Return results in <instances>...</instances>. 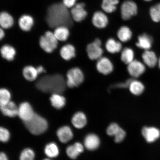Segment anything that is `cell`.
Segmentation results:
<instances>
[{"label": "cell", "mask_w": 160, "mask_h": 160, "mask_svg": "<svg viewBox=\"0 0 160 160\" xmlns=\"http://www.w3.org/2000/svg\"><path fill=\"white\" fill-rule=\"evenodd\" d=\"M63 3L53 4L48 8L46 21L52 28L61 26L71 27L73 25V19L71 13Z\"/></svg>", "instance_id": "6da1fadb"}, {"label": "cell", "mask_w": 160, "mask_h": 160, "mask_svg": "<svg viewBox=\"0 0 160 160\" xmlns=\"http://www.w3.org/2000/svg\"><path fill=\"white\" fill-rule=\"evenodd\" d=\"M36 86L43 92L52 94H62L67 87L64 78L60 74L43 76L37 82Z\"/></svg>", "instance_id": "7a4b0ae2"}, {"label": "cell", "mask_w": 160, "mask_h": 160, "mask_svg": "<svg viewBox=\"0 0 160 160\" xmlns=\"http://www.w3.org/2000/svg\"><path fill=\"white\" fill-rule=\"evenodd\" d=\"M24 123L30 132L35 135H39L44 133L48 127L47 120L36 113L31 119Z\"/></svg>", "instance_id": "3957f363"}, {"label": "cell", "mask_w": 160, "mask_h": 160, "mask_svg": "<svg viewBox=\"0 0 160 160\" xmlns=\"http://www.w3.org/2000/svg\"><path fill=\"white\" fill-rule=\"evenodd\" d=\"M58 41L52 32H46L40 37L39 43L40 47L48 53H51L57 48Z\"/></svg>", "instance_id": "277c9868"}, {"label": "cell", "mask_w": 160, "mask_h": 160, "mask_svg": "<svg viewBox=\"0 0 160 160\" xmlns=\"http://www.w3.org/2000/svg\"><path fill=\"white\" fill-rule=\"evenodd\" d=\"M84 80V75L82 71L78 68H72L67 74L66 84L69 88L77 87L81 85Z\"/></svg>", "instance_id": "5b68a950"}, {"label": "cell", "mask_w": 160, "mask_h": 160, "mask_svg": "<svg viewBox=\"0 0 160 160\" xmlns=\"http://www.w3.org/2000/svg\"><path fill=\"white\" fill-rule=\"evenodd\" d=\"M138 6L132 0H126L122 4L121 13L122 19L124 21L129 20L137 15Z\"/></svg>", "instance_id": "8992f818"}, {"label": "cell", "mask_w": 160, "mask_h": 160, "mask_svg": "<svg viewBox=\"0 0 160 160\" xmlns=\"http://www.w3.org/2000/svg\"><path fill=\"white\" fill-rule=\"evenodd\" d=\"M102 42L99 39H96L93 42L87 46V52L89 58L98 60L102 57L103 50L101 47Z\"/></svg>", "instance_id": "52a82bcc"}, {"label": "cell", "mask_w": 160, "mask_h": 160, "mask_svg": "<svg viewBox=\"0 0 160 160\" xmlns=\"http://www.w3.org/2000/svg\"><path fill=\"white\" fill-rule=\"evenodd\" d=\"M35 113L32 106L27 102H22L19 106L18 116L24 122L31 119Z\"/></svg>", "instance_id": "ba28073f"}, {"label": "cell", "mask_w": 160, "mask_h": 160, "mask_svg": "<svg viewBox=\"0 0 160 160\" xmlns=\"http://www.w3.org/2000/svg\"><path fill=\"white\" fill-rule=\"evenodd\" d=\"M128 72L132 77H139L145 72L146 68L144 64L137 60H134L128 65Z\"/></svg>", "instance_id": "9c48e42d"}, {"label": "cell", "mask_w": 160, "mask_h": 160, "mask_svg": "<svg viewBox=\"0 0 160 160\" xmlns=\"http://www.w3.org/2000/svg\"><path fill=\"white\" fill-rule=\"evenodd\" d=\"M96 68L100 73L104 75L109 74L114 69L113 64L111 60L106 57H102L97 60Z\"/></svg>", "instance_id": "30bf717a"}, {"label": "cell", "mask_w": 160, "mask_h": 160, "mask_svg": "<svg viewBox=\"0 0 160 160\" xmlns=\"http://www.w3.org/2000/svg\"><path fill=\"white\" fill-rule=\"evenodd\" d=\"M85 4L80 3L75 5L71 11L72 18L73 21L80 22L83 21L88 15L87 12L85 9Z\"/></svg>", "instance_id": "8fae6325"}, {"label": "cell", "mask_w": 160, "mask_h": 160, "mask_svg": "<svg viewBox=\"0 0 160 160\" xmlns=\"http://www.w3.org/2000/svg\"><path fill=\"white\" fill-rule=\"evenodd\" d=\"M92 22L96 28L100 29H103L108 24L109 19L105 12L97 11L94 13Z\"/></svg>", "instance_id": "7c38bea8"}, {"label": "cell", "mask_w": 160, "mask_h": 160, "mask_svg": "<svg viewBox=\"0 0 160 160\" xmlns=\"http://www.w3.org/2000/svg\"><path fill=\"white\" fill-rule=\"evenodd\" d=\"M142 135L148 142L152 143L160 137V130L153 127H144L142 131Z\"/></svg>", "instance_id": "4fadbf2b"}, {"label": "cell", "mask_w": 160, "mask_h": 160, "mask_svg": "<svg viewBox=\"0 0 160 160\" xmlns=\"http://www.w3.org/2000/svg\"><path fill=\"white\" fill-rule=\"evenodd\" d=\"M57 135L59 141L63 143L68 142L73 137L72 129L67 125L59 128L57 132Z\"/></svg>", "instance_id": "5bb4252c"}, {"label": "cell", "mask_w": 160, "mask_h": 160, "mask_svg": "<svg viewBox=\"0 0 160 160\" xmlns=\"http://www.w3.org/2000/svg\"><path fill=\"white\" fill-rule=\"evenodd\" d=\"M18 107L14 102L11 101L7 104L1 107V111L2 114L11 118L18 116Z\"/></svg>", "instance_id": "9a60e30c"}, {"label": "cell", "mask_w": 160, "mask_h": 160, "mask_svg": "<svg viewBox=\"0 0 160 160\" xmlns=\"http://www.w3.org/2000/svg\"><path fill=\"white\" fill-rule=\"evenodd\" d=\"M83 151V145L81 143L77 142L73 145L68 146L66 149V153L70 158L75 159Z\"/></svg>", "instance_id": "2e32d148"}, {"label": "cell", "mask_w": 160, "mask_h": 160, "mask_svg": "<svg viewBox=\"0 0 160 160\" xmlns=\"http://www.w3.org/2000/svg\"><path fill=\"white\" fill-rule=\"evenodd\" d=\"M100 143L99 137L94 134H89L87 135L84 140L85 147L90 151H93L97 149Z\"/></svg>", "instance_id": "e0dca14e"}, {"label": "cell", "mask_w": 160, "mask_h": 160, "mask_svg": "<svg viewBox=\"0 0 160 160\" xmlns=\"http://www.w3.org/2000/svg\"><path fill=\"white\" fill-rule=\"evenodd\" d=\"M60 54L64 60L69 61L76 56L75 48L70 44L64 45L60 49Z\"/></svg>", "instance_id": "ac0fdd59"}, {"label": "cell", "mask_w": 160, "mask_h": 160, "mask_svg": "<svg viewBox=\"0 0 160 160\" xmlns=\"http://www.w3.org/2000/svg\"><path fill=\"white\" fill-rule=\"evenodd\" d=\"M144 64L150 68H153L157 65L158 60L157 56L153 51L146 50L142 55Z\"/></svg>", "instance_id": "d6986e66"}, {"label": "cell", "mask_w": 160, "mask_h": 160, "mask_svg": "<svg viewBox=\"0 0 160 160\" xmlns=\"http://www.w3.org/2000/svg\"><path fill=\"white\" fill-rule=\"evenodd\" d=\"M87 118L84 113L81 112H77L72 117L71 122L76 128L82 129L87 123Z\"/></svg>", "instance_id": "ffe728a7"}, {"label": "cell", "mask_w": 160, "mask_h": 160, "mask_svg": "<svg viewBox=\"0 0 160 160\" xmlns=\"http://www.w3.org/2000/svg\"><path fill=\"white\" fill-rule=\"evenodd\" d=\"M153 40L151 37L147 34H143L138 38L136 46L140 49L149 50L152 47Z\"/></svg>", "instance_id": "44dd1931"}, {"label": "cell", "mask_w": 160, "mask_h": 160, "mask_svg": "<svg viewBox=\"0 0 160 160\" xmlns=\"http://www.w3.org/2000/svg\"><path fill=\"white\" fill-rule=\"evenodd\" d=\"M2 57L8 61H13L16 55L15 48L9 44H5L2 46L1 49Z\"/></svg>", "instance_id": "7402d4cb"}, {"label": "cell", "mask_w": 160, "mask_h": 160, "mask_svg": "<svg viewBox=\"0 0 160 160\" xmlns=\"http://www.w3.org/2000/svg\"><path fill=\"white\" fill-rule=\"evenodd\" d=\"M34 24V20L31 16L23 15L19 20V25L23 31L28 32L32 29Z\"/></svg>", "instance_id": "603a6c76"}, {"label": "cell", "mask_w": 160, "mask_h": 160, "mask_svg": "<svg viewBox=\"0 0 160 160\" xmlns=\"http://www.w3.org/2000/svg\"><path fill=\"white\" fill-rule=\"evenodd\" d=\"M50 101L52 107L57 109L62 108L65 107L66 103L65 97L60 93L52 94Z\"/></svg>", "instance_id": "cb8c5ba5"}, {"label": "cell", "mask_w": 160, "mask_h": 160, "mask_svg": "<svg viewBox=\"0 0 160 160\" xmlns=\"http://www.w3.org/2000/svg\"><path fill=\"white\" fill-rule=\"evenodd\" d=\"M122 48L121 43L113 38L108 39L105 44L106 50L112 54L119 52L121 51Z\"/></svg>", "instance_id": "d4e9b609"}, {"label": "cell", "mask_w": 160, "mask_h": 160, "mask_svg": "<svg viewBox=\"0 0 160 160\" xmlns=\"http://www.w3.org/2000/svg\"><path fill=\"white\" fill-rule=\"evenodd\" d=\"M119 2V0H102L101 8L105 13H112L117 10Z\"/></svg>", "instance_id": "484cf974"}, {"label": "cell", "mask_w": 160, "mask_h": 160, "mask_svg": "<svg viewBox=\"0 0 160 160\" xmlns=\"http://www.w3.org/2000/svg\"><path fill=\"white\" fill-rule=\"evenodd\" d=\"M22 74L24 78L27 81L32 82L37 79L38 75L37 68L33 66L28 65L23 68Z\"/></svg>", "instance_id": "4316f807"}, {"label": "cell", "mask_w": 160, "mask_h": 160, "mask_svg": "<svg viewBox=\"0 0 160 160\" xmlns=\"http://www.w3.org/2000/svg\"><path fill=\"white\" fill-rule=\"evenodd\" d=\"M117 37L120 41L126 42L131 39L132 37V32L128 27L125 26H122L118 30Z\"/></svg>", "instance_id": "83f0119b"}, {"label": "cell", "mask_w": 160, "mask_h": 160, "mask_svg": "<svg viewBox=\"0 0 160 160\" xmlns=\"http://www.w3.org/2000/svg\"><path fill=\"white\" fill-rule=\"evenodd\" d=\"M128 87L131 92L135 95H141L145 90L142 83L135 79H131Z\"/></svg>", "instance_id": "f1b7e54d"}, {"label": "cell", "mask_w": 160, "mask_h": 160, "mask_svg": "<svg viewBox=\"0 0 160 160\" xmlns=\"http://www.w3.org/2000/svg\"><path fill=\"white\" fill-rule=\"evenodd\" d=\"M53 33L58 41L64 42L68 38L70 32L68 27L61 26L55 28Z\"/></svg>", "instance_id": "f546056e"}, {"label": "cell", "mask_w": 160, "mask_h": 160, "mask_svg": "<svg viewBox=\"0 0 160 160\" xmlns=\"http://www.w3.org/2000/svg\"><path fill=\"white\" fill-rule=\"evenodd\" d=\"M14 24V20L12 17L7 12H3L0 15V25L2 28L9 29Z\"/></svg>", "instance_id": "4dcf8cb0"}, {"label": "cell", "mask_w": 160, "mask_h": 160, "mask_svg": "<svg viewBox=\"0 0 160 160\" xmlns=\"http://www.w3.org/2000/svg\"><path fill=\"white\" fill-rule=\"evenodd\" d=\"M44 152L45 154L50 158L57 157L59 155V148L55 143L53 142H50L46 145Z\"/></svg>", "instance_id": "1f68e13d"}, {"label": "cell", "mask_w": 160, "mask_h": 160, "mask_svg": "<svg viewBox=\"0 0 160 160\" xmlns=\"http://www.w3.org/2000/svg\"><path fill=\"white\" fill-rule=\"evenodd\" d=\"M135 53L131 48H126L122 50L121 58V61L126 64H129L134 59Z\"/></svg>", "instance_id": "d6a6232c"}, {"label": "cell", "mask_w": 160, "mask_h": 160, "mask_svg": "<svg viewBox=\"0 0 160 160\" xmlns=\"http://www.w3.org/2000/svg\"><path fill=\"white\" fill-rule=\"evenodd\" d=\"M11 94L9 90L5 88L0 90V106L5 105L11 101Z\"/></svg>", "instance_id": "836d02e7"}, {"label": "cell", "mask_w": 160, "mask_h": 160, "mask_svg": "<svg viewBox=\"0 0 160 160\" xmlns=\"http://www.w3.org/2000/svg\"><path fill=\"white\" fill-rule=\"evenodd\" d=\"M149 15L153 22H160V3L157 4L150 8Z\"/></svg>", "instance_id": "e575fe53"}, {"label": "cell", "mask_w": 160, "mask_h": 160, "mask_svg": "<svg viewBox=\"0 0 160 160\" xmlns=\"http://www.w3.org/2000/svg\"><path fill=\"white\" fill-rule=\"evenodd\" d=\"M35 153L30 148H26L21 152L19 156L20 160H34Z\"/></svg>", "instance_id": "d590c367"}, {"label": "cell", "mask_w": 160, "mask_h": 160, "mask_svg": "<svg viewBox=\"0 0 160 160\" xmlns=\"http://www.w3.org/2000/svg\"><path fill=\"white\" fill-rule=\"evenodd\" d=\"M121 128L116 123H112L110 125L107 129V134L110 136H115Z\"/></svg>", "instance_id": "8d00e7d4"}, {"label": "cell", "mask_w": 160, "mask_h": 160, "mask_svg": "<svg viewBox=\"0 0 160 160\" xmlns=\"http://www.w3.org/2000/svg\"><path fill=\"white\" fill-rule=\"evenodd\" d=\"M10 138V133L7 129L4 127L0 128V140L2 142H7Z\"/></svg>", "instance_id": "74e56055"}, {"label": "cell", "mask_w": 160, "mask_h": 160, "mask_svg": "<svg viewBox=\"0 0 160 160\" xmlns=\"http://www.w3.org/2000/svg\"><path fill=\"white\" fill-rule=\"evenodd\" d=\"M126 136V132L124 130L120 129L118 132L115 136V141L116 143H120L122 141Z\"/></svg>", "instance_id": "f35d334b"}, {"label": "cell", "mask_w": 160, "mask_h": 160, "mask_svg": "<svg viewBox=\"0 0 160 160\" xmlns=\"http://www.w3.org/2000/svg\"><path fill=\"white\" fill-rule=\"evenodd\" d=\"M77 0H63V3L67 8H72L75 5Z\"/></svg>", "instance_id": "ab89813d"}, {"label": "cell", "mask_w": 160, "mask_h": 160, "mask_svg": "<svg viewBox=\"0 0 160 160\" xmlns=\"http://www.w3.org/2000/svg\"><path fill=\"white\" fill-rule=\"evenodd\" d=\"M131 79H129L128 80L125 82L117 84H116L113 86L115 87L118 88H126L128 87L130 82H131Z\"/></svg>", "instance_id": "60d3db41"}, {"label": "cell", "mask_w": 160, "mask_h": 160, "mask_svg": "<svg viewBox=\"0 0 160 160\" xmlns=\"http://www.w3.org/2000/svg\"><path fill=\"white\" fill-rule=\"evenodd\" d=\"M36 68H37L38 72L39 74L43 73H45L46 72L45 70L42 66H39Z\"/></svg>", "instance_id": "b9f144b4"}, {"label": "cell", "mask_w": 160, "mask_h": 160, "mask_svg": "<svg viewBox=\"0 0 160 160\" xmlns=\"http://www.w3.org/2000/svg\"><path fill=\"white\" fill-rule=\"evenodd\" d=\"M0 160H9L7 154L3 152H1L0 154Z\"/></svg>", "instance_id": "7bdbcfd3"}, {"label": "cell", "mask_w": 160, "mask_h": 160, "mask_svg": "<svg viewBox=\"0 0 160 160\" xmlns=\"http://www.w3.org/2000/svg\"><path fill=\"white\" fill-rule=\"evenodd\" d=\"M3 29L1 28L0 30V39L1 40L5 36V32Z\"/></svg>", "instance_id": "ee69618b"}, {"label": "cell", "mask_w": 160, "mask_h": 160, "mask_svg": "<svg viewBox=\"0 0 160 160\" xmlns=\"http://www.w3.org/2000/svg\"><path fill=\"white\" fill-rule=\"evenodd\" d=\"M158 63L159 67V68L160 69V58H159V59L158 61Z\"/></svg>", "instance_id": "f6af8a7d"}, {"label": "cell", "mask_w": 160, "mask_h": 160, "mask_svg": "<svg viewBox=\"0 0 160 160\" xmlns=\"http://www.w3.org/2000/svg\"><path fill=\"white\" fill-rule=\"evenodd\" d=\"M143 1L146 2H149L152 1V0H143Z\"/></svg>", "instance_id": "bcb514c9"}, {"label": "cell", "mask_w": 160, "mask_h": 160, "mask_svg": "<svg viewBox=\"0 0 160 160\" xmlns=\"http://www.w3.org/2000/svg\"><path fill=\"white\" fill-rule=\"evenodd\" d=\"M43 160H51V159H44Z\"/></svg>", "instance_id": "7dc6e473"}]
</instances>
